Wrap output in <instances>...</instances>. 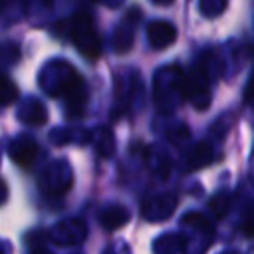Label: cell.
Masks as SVG:
<instances>
[{"label":"cell","mask_w":254,"mask_h":254,"mask_svg":"<svg viewBox=\"0 0 254 254\" xmlns=\"http://www.w3.org/2000/svg\"><path fill=\"white\" fill-rule=\"evenodd\" d=\"M18 97V87L10 77H0V105H10Z\"/></svg>","instance_id":"obj_10"},{"label":"cell","mask_w":254,"mask_h":254,"mask_svg":"<svg viewBox=\"0 0 254 254\" xmlns=\"http://www.w3.org/2000/svg\"><path fill=\"white\" fill-rule=\"evenodd\" d=\"M153 4H159V6H167V4H171L173 0H151Z\"/></svg>","instance_id":"obj_13"},{"label":"cell","mask_w":254,"mask_h":254,"mask_svg":"<svg viewBox=\"0 0 254 254\" xmlns=\"http://www.w3.org/2000/svg\"><path fill=\"white\" fill-rule=\"evenodd\" d=\"M254 97V73L250 77V83H248V89H246V99H252Z\"/></svg>","instance_id":"obj_12"},{"label":"cell","mask_w":254,"mask_h":254,"mask_svg":"<svg viewBox=\"0 0 254 254\" xmlns=\"http://www.w3.org/2000/svg\"><path fill=\"white\" fill-rule=\"evenodd\" d=\"M99 222L107 230H117L125 222H129V210L125 206H121V204H111V206H107V208L101 210Z\"/></svg>","instance_id":"obj_5"},{"label":"cell","mask_w":254,"mask_h":254,"mask_svg":"<svg viewBox=\"0 0 254 254\" xmlns=\"http://www.w3.org/2000/svg\"><path fill=\"white\" fill-rule=\"evenodd\" d=\"M147 40L153 50H165L175 44L177 28L167 20H155L147 26Z\"/></svg>","instance_id":"obj_3"},{"label":"cell","mask_w":254,"mask_h":254,"mask_svg":"<svg viewBox=\"0 0 254 254\" xmlns=\"http://www.w3.org/2000/svg\"><path fill=\"white\" fill-rule=\"evenodd\" d=\"M71 38L75 42V46L79 48V52L89 58V60H97L101 54V42L99 36L93 28V22L89 18V14L81 12L75 16L73 26H71Z\"/></svg>","instance_id":"obj_1"},{"label":"cell","mask_w":254,"mask_h":254,"mask_svg":"<svg viewBox=\"0 0 254 254\" xmlns=\"http://www.w3.org/2000/svg\"><path fill=\"white\" fill-rule=\"evenodd\" d=\"M177 196L175 194H161V196H155V198H151V200H147L143 206H141V210H143V216L147 218V220H165V218H169L171 216V212L175 210V206H177Z\"/></svg>","instance_id":"obj_4"},{"label":"cell","mask_w":254,"mask_h":254,"mask_svg":"<svg viewBox=\"0 0 254 254\" xmlns=\"http://www.w3.org/2000/svg\"><path fill=\"white\" fill-rule=\"evenodd\" d=\"M230 208V194L228 192H222V194H216L212 200H210V210L220 218L228 212Z\"/></svg>","instance_id":"obj_11"},{"label":"cell","mask_w":254,"mask_h":254,"mask_svg":"<svg viewBox=\"0 0 254 254\" xmlns=\"http://www.w3.org/2000/svg\"><path fill=\"white\" fill-rule=\"evenodd\" d=\"M183 250V238L179 234H165L155 242V254H179Z\"/></svg>","instance_id":"obj_8"},{"label":"cell","mask_w":254,"mask_h":254,"mask_svg":"<svg viewBox=\"0 0 254 254\" xmlns=\"http://www.w3.org/2000/svg\"><path fill=\"white\" fill-rule=\"evenodd\" d=\"M12 157H14L20 165H26V167H28V165L34 161V157H36V143L24 139V141L20 143V149L16 147V149L12 151Z\"/></svg>","instance_id":"obj_9"},{"label":"cell","mask_w":254,"mask_h":254,"mask_svg":"<svg viewBox=\"0 0 254 254\" xmlns=\"http://www.w3.org/2000/svg\"><path fill=\"white\" fill-rule=\"evenodd\" d=\"M133 28H135V24L129 18H125L121 22V26L117 28V32H115V50L117 52L131 50V46H133Z\"/></svg>","instance_id":"obj_7"},{"label":"cell","mask_w":254,"mask_h":254,"mask_svg":"<svg viewBox=\"0 0 254 254\" xmlns=\"http://www.w3.org/2000/svg\"><path fill=\"white\" fill-rule=\"evenodd\" d=\"M181 89H183V95L194 103L196 109H204V107H208L210 93H208V81H206V75H204L202 71L194 69V71L190 73V77L183 81Z\"/></svg>","instance_id":"obj_2"},{"label":"cell","mask_w":254,"mask_h":254,"mask_svg":"<svg viewBox=\"0 0 254 254\" xmlns=\"http://www.w3.org/2000/svg\"><path fill=\"white\" fill-rule=\"evenodd\" d=\"M212 161H214V151H212V147H210L208 143L200 141V143H196V145L190 149V153L187 155V169L196 171V169H202V167L210 165Z\"/></svg>","instance_id":"obj_6"}]
</instances>
